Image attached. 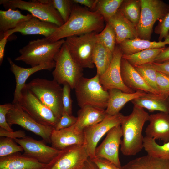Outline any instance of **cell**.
I'll list each match as a JSON object with an SVG mask.
<instances>
[{"instance_id":"6da1fadb","label":"cell","mask_w":169,"mask_h":169,"mask_svg":"<svg viewBox=\"0 0 169 169\" xmlns=\"http://www.w3.org/2000/svg\"><path fill=\"white\" fill-rule=\"evenodd\" d=\"M105 21L98 13L74 4L68 20L46 38L54 42L71 36L93 32L99 33L105 26Z\"/></svg>"},{"instance_id":"7a4b0ae2","label":"cell","mask_w":169,"mask_h":169,"mask_svg":"<svg viewBox=\"0 0 169 169\" xmlns=\"http://www.w3.org/2000/svg\"><path fill=\"white\" fill-rule=\"evenodd\" d=\"M149 115L143 108L134 105L131 113L124 116L120 125L123 134L120 151L124 155H135L143 148L142 129Z\"/></svg>"},{"instance_id":"3957f363","label":"cell","mask_w":169,"mask_h":169,"mask_svg":"<svg viewBox=\"0 0 169 169\" xmlns=\"http://www.w3.org/2000/svg\"><path fill=\"white\" fill-rule=\"evenodd\" d=\"M65 42L62 39L51 42L45 37L30 41L19 50L20 54L15 60L23 62L31 67L54 62Z\"/></svg>"},{"instance_id":"277c9868","label":"cell","mask_w":169,"mask_h":169,"mask_svg":"<svg viewBox=\"0 0 169 169\" xmlns=\"http://www.w3.org/2000/svg\"><path fill=\"white\" fill-rule=\"evenodd\" d=\"M54 79L37 78L26 86L43 104L49 108L58 119L63 111V87Z\"/></svg>"},{"instance_id":"5b68a950","label":"cell","mask_w":169,"mask_h":169,"mask_svg":"<svg viewBox=\"0 0 169 169\" xmlns=\"http://www.w3.org/2000/svg\"><path fill=\"white\" fill-rule=\"evenodd\" d=\"M78 105L90 106L105 110L109 98L108 91L101 84L98 75L88 78L83 77L74 88Z\"/></svg>"},{"instance_id":"8992f818","label":"cell","mask_w":169,"mask_h":169,"mask_svg":"<svg viewBox=\"0 0 169 169\" xmlns=\"http://www.w3.org/2000/svg\"><path fill=\"white\" fill-rule=\"evenodd\" d=\"M54 61L55 65L52 73L53 79L60 84L67 82L71 89H74L83 77V69L72 58L65 43L56 55Z\"/></svg>"},{"instance_id":"52a82bcc","label":"cell","mask_w":169,"mask_h":169,"mask_svg":"<svg viewBox=\"0 0 169 169\" xmlns=\"http://www.w3.org/2000/svg\"><path fill=\"white\" fill-rule=\"evenodd\" d=\"M0 4L7 10L19 9L27 11L33 17L44 21L52 23L59 27L64 22L59 14L51 4L44 0H0Z\"/></svg>"},{"instance_id":"ba28073f","label":"cell","mask_w":169,"mask_h":169,"mask_svg":"<svg viewBox=\"0 0 169 169\" xmlns=\"http://www.w3.org/2000/svg\"><path fill=\"white\" fill-rule=\"evenodd\" d=\"M141 12L136 27L140 39L150 40L153 26L169 11V4L161 0H141Z\"/></svg>"},{"instance_id":"9c48e42d","label":"cell","mask_w":169,"mask_h":169,"mask_svg":"<svg viewBox=\"0 0 169 169\" xmlns=\"http://www.w3.org/2000/svg\"><path fill=\"white\" fill-rule=\"evenodd\" d=\"M93 32L66 38L65 43L74 60L83 69H92L95 65L92 54L97 42L96 35Z\"/></svg>"},{"instance_id":"30bf717a","label":"cell","mask_w":169,"mask_h":169,"mask_svg":"<svg viewBox=\"0 0 169 169\" xmlns=\"http://www.w3.org/2000/svg\"><path fill=\"white\" fill-rule=\"evenodd\" d=\"M22 108L39 123L55 129L59 119L51 110L43 104L27 88L22 91V96L17 102Z\"/></svg>"},{"instance_id":"8fae6325","label":"cell","mask_w":169,"mask_h":169,"mask_svg":"<svg viewBox=\"0 0 169 169\" xmlns=\"http://www.w3.org/2000/svg\"><path fill=\"white\" fill-rule=\"evenodd\" d=\"M89 158L84 144L71 146L59 151L45 169H81Z\"/></svg>"},{"instance_id":"7c38bea8","label":"cell","mask_w":169,"mask_h":169,"mask_svg":"<svg viewBox=\"0 0 169 169\" xmlns=\"http://www.w3.org/2000/svg\"><path fill=\"white\" fill-rule=\"evenodd\" d=\"M12 103V107L6 116L9 125L10 127L13 125H19L40 136L46 143L50 144L51 134L55 129L37 122L22 108L18 103Z\"/></svg>"},{"instance_id":"4fadbf2b","label":"cell","mask_w":169,"mask_h":169,"mask_svg":"<svg viewBox=\"0 0 169 169\" xmlns=\"http://www.w3.org/2000/svg\"><path fill=\"white\" fill-rule=\"evenodd\" d=\"M124 116L120 112L114 115H107L100 122L83 130L84 145L90 158L95 157V152L97 145L101 138L112 128L120 125Z\"/></svg>"},{"instance_id":"5bb4252c","label":"cell","mask_w":169,"mask_h":169,"mask_svg":"<svg viewBox=\"0 0 169 169\" xmlns=\"http://www.w3.org/2000/svg\"><path fill=\"white\" fill-rule=\"evenodd\" d=\"M123 54L119 46H116L111 62L105 71L99 76L100 83L105 90L118 89L123 92L132 93L135 91L127 87L121 76L120 64Z\"/></svg>"},{"instance_id":"9a60e30c","label":"cell","mask_w":169,"mask_h":169,"mask_svg":"<svg viewBox=\"0 0 169 169\" xmlns=\"http://www.w3.org/2000/svg\"><path fill=\"white\" fill-rule=\"evenodd\" d=\"M14 140L23 148V155L45 164L49 163L59 151L47 145L43 140H37L26 136Z\"/></svg>"},{"instance_id":"2e32d148","label":"cell","mask_w":169,"mask_h":169,"mask_svg":"<svg viewBox=\"0 0 169 169\" xmlns=\"http://www.w3.org/2000/svg\"><path fill=\"white\" fill-rule=\"evenodd\" d=\"M123 136L120 125L111 129L101 144L96 148L95 157L107 159L117 167L121 168L119 156L120 146Z\"/></svg>"},{"instance_id":"e0dca14e","label":"cell","mask_w":169,"mask_h":169,"mask_svg":"<svg viewBox=\"0 0 169 169\" xmlns=\"http://www.w3.org/2000/svg\"><path fill=\"white\" fill-rule=\"evenodd\" d=\"M7 60L10 65V69L15 76L16 83L13 103L18 102L21 99L22 90L26 84L25 82L30 76L40 70H50L55 65L54 61L29 68H24L16 65L10 57H8Z\"/></svg>"},{"instance_id":"ac0fdd59","label":"cell","mask_w":169,"mask_h":169,"mask_svg":"<svg viewBox=\"0 0 169 169\" xmlns=\"http://www.w3.org/2000/svg\"><path fill=\"white\" fill-rule=\"evenodd\" d=\"M58 27L52 23L41 20L33 17L19 24L14 28L5 32L4 37H9L14 33L19 32L23 35L38 34L47 38Z\"/></svg>"},{"instance_id":"d6986e66","label":"cell","mask_w":169,"mask_h":169,"mask_svg":"<svg viewBox=\"0 0 169 169\" xmlns=\"http://www.w3.org/2000/svg\"><path fill=\"white\" fill-rule=\"evenodd\" d=\"M51 147L60 151L68 146L84 144L83 131L77 129L74 125L67 128L54 130L51 137Z\"/></svg>"},{"instance_id":"ffe728a7","label":"cell","mask_w":169,"mask_h":169,"mask_svg":"<svg viewBox=\"0 0 169 169\" xmlns=\"http://www.w3.org/2000/svg\"><path fill=\"white\" fill-rule=\"evenodd\" d=\"M120 69L123 81L129 88L135 91L141 90L146 93L157 94L146 83L134 67L122 57Z\"/></svg>"},{"instance_id":"44dd1931","label":"cell","mask_w":169,"mask_h":169,"mask_svg":"<svg viewBox=\"0 0 169 169\" xmlns=\"http://www.w3.org/2000/svg\"><path fill=\"white\" fill-rule=\"evenodd\" d=\"M149 121L145 131L146 136L160 139L164 143L169 141V114L160 112L151 114Z\"/></svg>"},{"instance_id":"7402d4cb","label":"cell","mask_w":169,"mask_h":169,"mask_svg":"<svg viewBox=\"0 0 169 169\" xmlns=\"http://www.w3.org/2000/svg\"><path fill=\"white\" fill-rule=\"evenodd\" d=\"M106 23L113 28L116 35V44L124 41L138 38L136 26L126 18L118 10L115 14Z\"/></svg>"},{"instance_id":"603a6c76","label":"cell","mask_w":169,"mask_h":169,"mask_svg":"<svg viewBox=\"0 0 169 169\" xmlns=\"http://www.w3.org/2000/svg\"><path fill=\"white\" fill-rule=\"evenodd\" d=\"M109 98L108 105L105 110L107 115H116L128 102L144 95L146 92L141 90L128 93L118 89L109 90Z\"/></svg>"},{"instance_id":"cb8c5ba5","label":"cell","mask_w":169,"mask_h":169,"mask_svg":"<svg viewBox=\"0 0 169 169\" xmlns=\"http://www.w3.org/2000/svg\"><path fill=\"white\" fill-rule=\"evenodd\" d=\"M46 165L19 152L0 158V169H45Z\"/></svg>"},{"instance_id":"d4e9b609","label":"cell","mask_w":169,"mask_h":169,"mask_svg":"<svg viewBox=\"0 0 169 169\" xmlns=\"http://www.w3.org/2000/svg\"><path fill=\"white\" fill-rule=\"evenodd\" d=\"M131 101L134 105L145 108L150 112L158 111L169 114V98H165L159 94L146 93Z\"/></svg>"},{"instance_id":"484cf974","label":"cell","mask_w":169,"mask_h":169,"mask_svg":"<svg viewBox=\"0 0 169 169\" xmlns=\"http://www.w3.org/2000/svg\"><path fill=\"white\" fill-rule=\"evenodd\" d=\"M77 114V120L74 125L81 131L86 127L100 122L107 115L105 110L90 106L81 108Z\"/></svg>"},{"instance_id":"4316f807","label":"cell","mask_w":169,"mask_h":169,"mask_svg":"<svg viewBox=\"0 0 169 169\" xmlns=\"http://www.w3.org/2000/svg\"><path fill=\"white\" fill-rule=\"evenodd\" d=\"M164 39L163 41L156 42L138 38L125 40L118 45L123 54H130L145 50L166 47V44H169V34Z\"/></svg>"},{"instance_id":"83f0119b","label":"cell","mask_w":169,"mask_h":169,"mask_svg":"<svg viewBox=\"0 0 169 169\" xmlns=\"http://www.w3.org/2000/svg\"><path fill=\"white\" fill-rule=\"evenodd\" d=\"M33 17L31 14L23 15L18 9L0 10V39L3 38L5 32L14 28L19 24Z\"/></svg>"},{"instance_id":"f1b7e54d","label":"cell","mask_w":169,"mask_h":169,"mask_svg":"<svg viewBox=\"0 0 169 169\" xmlns=\"http://www.w3.org/2000/svg\"><path fill=\"white\" fill-rule=\"evenodd\" d=\"M121 169H169V160L147 154L131 160Z\"/></svg>"},{"instance_id":"f546056e","label":"cell","mask_w":169,"mask_h":169,"mask_svg":"<svg viewBox=\"0 0 169 169\" xmlns=\"http://www.w3.org/2000/svg\"><path fill=\"white\" fill-rule=\"evenodd\" d=\"M113 53L101 44L97 42L93 53L92 61L96 68V74H102L110 65L113 57Z\"/></svg>"},{"instance_id":"4dcf8cb0","label":"cell","mask_w":169,"mask_h":169,"mask_svg":"<svg viewBox=\"0 0 169 169\" xmlns=\"http://www.w3.org/2000/svg\"><path fill=\"white\" fill-rule=\"evenodd\" d=\"M166 47L145 50L130 54H123L122 57L133 66H140L153 62L157 56Z\"/></svg>"},{"instance_id":"1f68e13d","label":"cell","mask_w":169,"mask_h":169,"mask_svg":"<svg viewBox=\"0 0 169 169\" xmlns=\"http://www.w3.org/2000/svg\"><path fill=\"white\" fill-rule=\"evenodd\" d=\"M143 147L147 154L154 157L169 160V141L160 145L155 140L144 137Z\"/></svg>"},{"instance_id":"d6a6232c","label":"cell","mask_w":169,"mask_h":169,"mask_svg":"<svg viewBox=\"0 0 169 169\" xmlns=\"http://www.w3.org/2000/svg\"><path fill=\"white\" fill-rule=\"evenodd\" d=\"M119 10L126 18L136 26L141 14V1L123 0Z\"/></svg>"},{"instance_id":"836d02e7","label":"cell","mask_w":169,"mask_h":169,"mask_svg":"<svg viewBox=\"0 0 169 169\" xmlns=\"http://www.w3.org/2000/svg\"><path fill=\"white\" fill-rule=\"evenodd\" d=\"M123 0H97L93 11L101 15L107 22L119 10Z\"/></svg>"},{"instance_id":"e575fe53","label":"cell","mask_w":169,"mask_h":169,"mask_svg":"<svg viewBox=\"0 0 169 169\" xmlns=\"http://www.w3.org/2000/svg\"><path fill=\"white\" fill-rule=\"evenodd\" d=\"M152 63L134 67L148 85L159 94L156 82L157 71Z\"/></svg>"},{"instance_id":"d590c367","label":"cell","mask_w":169,"mask_h":169,"mask_svg":"<svg viewBox=\"0 0 169 169\" xmlns=\"http://www.w3.org/2000/svg\"><path fill=\"white\" fill-rule=\"evenodd\" d=\"M97 42L99 43L113 52L116 43V35L112 26L106 23L103 29L96 35Z\"/></svg>"},{"instance_id":"8d00e7d4","label":"cell","mask_w":169,"mask_h":169,"mask_svg":"<svg viewBox=\"0 0 169 169\" xmlns=\"http://www.w3.org/2000/svg\"><path fill=\"white\" fill-rule=\"evenodd\" d=\"M50 3L58 11L64 23L68 20L74 3L72 0H44Z\"/></svg>"},{"instance_id":"74e56055","label":"cell","mask_w":169,"mask_h":169,"mask_svg":"<svg viewBox=\"0 0 169 169\" xmlns=\"http://www.w3.org/2000/svg\"><path fill=\"white\" fill-rule=\"evenodd\" d=\"M14 139L6 137L0 136V158L22 151L23 148L18 145Z\"/></svg>"},{"instance_id":"f35d334b","label":"cell","mask_w":169,"mask_h":169,"mask_svg":"<svg viewBox=\"0 0 169 169\" xmlns=\"http://www.w3.org/2000/svg\"><path fill=\"white\" fill-rule=\"evenodd\" d=\"M156 82L159 95L165 98H169V77L157 71Z\"/></svg>"},{"instance_id":"ab89813d","label":"cell","mask_w":169,"mask_h":169,"mask_svg":"<svg viewBox=\"0 0 169 169\" xmlns=\"http://www.w3.org/2000/svg\"><path fill=\"white\" fill-rule=\"evenodd\" d=\"M63 85V111L69 115H72V100L70 95L71 89L69 84L67 82L64 83Z\"/></svg>"},{"instance_id":"60d3db41","label":"cell","mask_w":169,"mask_h":169,"mask_svg":"<svg viewBox=\"0 0 169 169\" xmlns=\"http://www.w3.org/2000/svg\"><path fill=\"white\" fill-rule=\"evenodd\" d=\"M154 32L159 35V41H162L169 34V11L156 27Z\"/></svg>"},{"instance_id":"b9f144b4","label":"cell","mask_w":169,"mask_h":169,"mask_svg":"<svg viewBox=\"0 0 169 169\" xmlns=\"http://www.w3.org/2000/svg\"><path fill=\"white\" fill-rule=\"evenodd\" d=\"M77 117L63 112L57 123L55 130H57L68 128L74 125L77 122Z\"/></svg>"},{"instance_id":"7bdbcfd3","label":"cell","mask_w":169,"mask_h":169,"mask_svg":"<svg viewBox=\"0 0 169 169\" xmlns=\"http://www.w3.org/2000/svg\"><path fill=\"white\" fill-rule=\"evenodd\" d=\"M13 105L12 103L0 105V127L10 131H13L8 124L6 116L7 114L12 107Z\"/></svg>"},{"instance_id":"ee69618b","label":"cell","mask_w":169,"mask_h":169,"mask_svg":"<svg viewBox=\"0 0 169 169\" xmlns=\"http://www.w3.org/2000/svg\"><path fill=\"white\" fill-rule=\"evenodd\" d=\"M90 159L95 164L98 169H121L105 158L95 157Z\"/></svg>"},{"instance_id":"f6af8a7d","label":"cell","mask_w":169,"mask_h":169,"mask_svg":"<svg viewBox=\"0 0 169 169\" xmlns=\"http://www.w3.org/2000/svg\"><path fill=\"white\" fill-rule=\"evenodd\" d=\"M0 136L9 137L14 140L16 138H24L26 136V135L23 131L19 130L15 131H10L0 127Z\"/></svg>"},{"instance_id":"bcb514c9","label":"cell","mask_w":169,"mask_h":169,"mask_svg":"<svg viewBox=\"0 0 169 169\" xmlns=\"http://www.w3.org/2000/svg\"><path fill=\"white\" fill-rule=\"evenodd\" d=\"M152 63L157 71L169 77V60L160 63L153 62Z\"/></svg>"},{"instance_id":"7dc6e473","label":"cell","mask_w":169,"mask_h":169,"mask_svg":"<svg viewBox=\"0 0 169 169\" xmlns=\"http://www.w3.org/2000/svg\"><path fill=\"white\" fill-rule=\"evenodd\" d=\"M169 60V47H166L157 56L154 62L160 63Z\"/></svg>"},{"instance_id":"c3c4849f","label":"cell","mask_w":169,"mask_h":169,"mask_svg":"<svg viewBox=\"0 0 169 169\" xmlns=\"http://www.w3.org/2000/svg\"><path fill=\"white\" fill-rule=\"evenodd\" d=\"M74 3L85 6L90 10L93 11L97 0H73Z\"/></svg>"},{"instance_id":"681fc988","label":"cell","mask_w":169,"mask_h":169,"mask_svg":"<svg viewBox=\"0 0 169 169\" xmlns=\"http://www.w3.org/2000/svg\"><path fill=\"white\" fill-rule=\"evenodd\" d=\"M8 37L4 36L0 39V65L2 64L4 55L5 48Z\"/></svg>"},{"instance_id":"f907efd6","label":"cell","mask_w":169,"mask_h":169,"mask_svg":"<svg viewBox=\"0 0 169 169\" xmlns=\"http://www.w3.org/2000/svg\"><path fill=\"white\" fill-rule=\"evenodd\" d=\"M81 169H98L95 164L89 158Z\"/></svg>"}]
</instances>
